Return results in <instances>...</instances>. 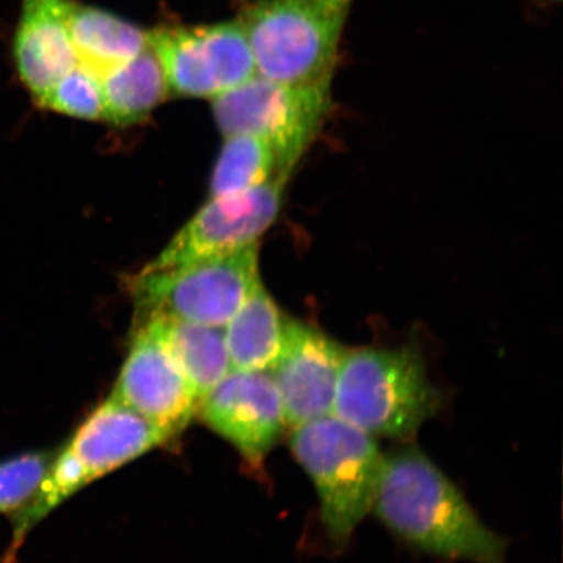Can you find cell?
Returning <instances> with one entry per match:
<instances>
[{"mask_svg":"<svg viewBox=\"0 0 563 563\" xmlns=\"http://www.w3.org/2000/svg\"><path fill=\"white\" fill-rule=\"evenodd\" d=\"M373 506L391 531L421 551L505 563L506 541L478 519L455 485L418 449L384 457Z\"/></svg>","mask_w":563,"mask_h":563,"instance_id":"6da1fadb","label":"cell"},{"mask_svg":"<svg viewBox=\"0 0 563 563\" xmlns=\"http://www.w3.org/2000/svg\"><path fill=\"white\" fill-rule=\"evenodd\" d=\"M167 441L164 432L114 398L98 406L52 461L30 501L15 511L3 563H15L33 528L75 493Z\"/></svg>","mask_w":563,"mask_h":563,"instance_id":"7a4b0ae2","label":"cell"},{"mask_svg":"<svg viewBox=\"0 0 563 563\" xmlns=\"http://www.w3.org/2000/svg\"><path fill=\"white\" fill-rule=\"evenodd\" d=\"M417 349L346 351L333 415L369 435L410 439L441 407Z\"/></svg>","mask_w":563,"mask_h":563,"instance_id":"3957f363","label":"cell"},{"mask_svg":"<svg viewBox=\"0 0 563 563\" xmlns=\"http://www.w3.org/2000/svg\"><path fill=\"white\" fill-rule=\"evenodd\" d=\"M354 0H252L239 15L258 76L290 86L333 79Z\"/></svg>","mask_w":563,"mask_h":563,"instance_id":"277c9868","label":"cell"},{"mask_svg":"<svg viewBox=\"0 0 563 563\" xmlns=\"http://www.w3.org/2000/svg\"><path fill=\"white\" fill-rule=\"evenodd\" d=\"M290 446L319 493L330 540L346 544L375 504L384 466L376 442L332 413L295 427Z\"/></svg>","mask_w":563,"mask_h":563,"instance_id":"5b68a950","label":"cell"},{"mask_svg":"<svg viewBox=\"0 0 563 563\" xmlns=\"http://www.w3.org/2000/svg\"><path fill=\"white\" fill-rule=\"evenodd\" d=\"M129 282L141 317L161 313L224 328L262 285L258 244L167 271L140 272Z\"/></svg>","mask_w":563,"mask_h":563,"instance_id":"8992f818","label":"cell"},{"mask_svg":"<svg viewBox=\"0 0 563 563\" xmlns=\"http://www.w3.org/2000/svg\"><path fill=\"white\" fill-rule=\"evenodd\" d=\"M332 109V79L290 86L256 75L213 98L224 136L262 137L276 151L280 172L290 176Z\"/></svg>","mask_w":563,"mask_h":563,"instance_id":"52a82bcc","label":"cell"},{"mask_svg":"<svg viewBox=\"0 0 563 563\" xmlns=\"http://www.w3.org/2000/svg\"><path fill=\"white\" fill-rule=\"evenodd\" d=\"M168 91L216 98L257 75L249 40L238 20L206 25L161 26L147 32Z\"/></svg>","mask_w":563,"mask_h":563,"instance_id":"ba28073f","label":"cell"},{"mask_svg":"<svg viewBox=\"0 0 563 563\" xmlns=\"http://www.w3.org/2000/svg\"><path fill=\"white\" fill-rule=\"evenodd\" d=\"M285 183L277 176L249 191L211 199L140 272L167 271L257 244L276 221Z\"/></svg>","mask_w":563,"mask_h":563,"instance_id":"9c48e42d","label":"cell"},{"mask_svg":"<svg viewBox=\"0 0 563 563\" xmlns=\"http://www.w3.org/2000/svg\"><path fill=\"white\" fill-rule=\"evenodd\" d=\"M207 426L227 439L253 471H262L285 428V413L271 372L232 371L200 402Z\"/></svg>","mask_w":563,"mask_h":563,"instance_id":"30bf717a","label":"cell"},{"mask_svg":"<svg viewBox=\"0 0 563 563\" xmlns=\"http://www.w3.org/2000/svg\"><path fill=\"white\" fill-rule=\"evenodd\" d=\"M111 398L174 439L199 410L200 399L150 328L141 323Z\"/></svg>","mask_w":563,"mask_h":563,"instance_id":"8fae6325","label":"cell"},{"mask_svg":"<svg viewBox=\"0 0 563 563\" xmlns=\"http://www.w3.org/2000/svg\"><path fill=\"white\" fill-rule=\"evenodd\" d=\"M346 351L313 327L287 322L284 347L271 371L287 426L295 428L333 413Z\"/></svg>","mask_w":563,"mask_h":563,"instance_id":"7c38bea8","label":"cell"},{"mask_svg":"<svg viewBox=\"0 0 563 563\" xmlns=\"http://www.w3.org/2000/svg\"><path fill=\"white\" fill-rule=\"evenodd\" d=\"M65 10L66 0H20L11 38L12 63L19 80L37 104L79 65Z\"/></svg>","mask_w":563,"mask_h":563,"instance_id":"4fadbf2b","label":"cell"},{"mask_svg":"<svg viewBox=\"0 0 563 563\" xmlns=\"http://www.w3.org/2000/svg\"><path fill=\"white\" fill-rule=\"evenodd\" d=\"M65 19L79 65L100 79L150 46L140 26L79 0H66Z\"/></svg>","mask_w":563,"mask_h":563,"instance_id":"5bb4252c","label":"cell"},{"mask_svg":"<svg viewBox=\"0 0 563 563\" xmlns=\"http://www.w3.org/2000/svg\"><path fill=\"white\" fill-rule=\"evenodd\" d=\"M170 352L192 385L200 402L231 371L227 338L222 328L202 325L176 317L152 313L141 317Z\"/></svg>","mask_w":563,"mask_h":563,"instance_id":"9a60e30c","label":"cell"},{"mask_svg":"<svg viewBox=\"0 0 563 563\" xmlns=\"http://www.w3.org/2000/svg\"><path fill=\"white\" fill-rule=\"evenodd\" d=\"M287 322L260 285L224 330L232 371L271 372L284 347Z\"/></svg>","mask_w":563,"mask_h":563,"instance_id":"2e32d148","label":"cell"},{"mask_svg":"<svg viewBox=\"0 0 563 563\" xmlns=\"http://www.w3.org/2000/svg\"><path fill=\"white\" fill-rule=\"evenodd\" d=\"M100 80L103 121L118 126L144 122L168 93L164 70L151 45Z\"/></svg>","mask_w":563,"mask_h":563,"instance_id":"e0dca14e","label":"cell"},{"mask_svg":"<svg viewBox=\"0 0 563 563\" xmlns=\"http://www.w3.org/2000/svg\"><path fill=\"white\" fill-rule=\"evenodd\" d=\"M288 176L280 172L276 151L256 136H230L217 161L210 183L211 199L249 191L272 178Z\"/></svg>","mask_w":563,"mask_h":563,"instance_id":"ac0fdd59","label":"cell"},{"mask_svg":"<svg viewBox=\"0 0 563 563\" xmlns=\"http://www.w3.org/2000/svg\"><path fill=\"white\" fill-rule=\"evenodd\" d=\"M38 106L58 114L87 119V121L103 119L100 77L77 65L48 91Z\"/></svg>","mask_w":563,"mask_h":563,"instance_id":"d6986e66","label":"cell"},{"mask_svg":"<svg viewBox=\"0 0 563 563\" xmlns=\"http://www.w3.org/2000/svg\"><path fill=\"white\" fill-rule=\"evenodd\" d=\"M47 453H27L0 462V512L23 508L52 464Z\"/></svg>","mask_w":563,"mask_h":563,"instance_id":"ffe728a7","label":"cell"}]
</instances>
